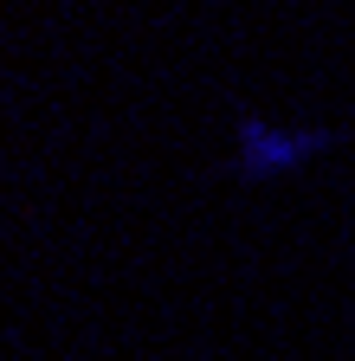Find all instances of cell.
<instances>
[{"label": "cell", "instance_id": "6da1fadb", "mask_svg": "<svg viewBox=\"0 0 355 361\" xmlns=\"http://www.w3.org/2000/svg\"><path fill=\"white\" fill-rule=\"evenodd\" d=\"M349 135H355V123H349V129H303V135H278V129H265V123L239 104V155H233L227 168H213V180H278L284 168L310 161L317 149L349 142Z\"/></svg>", "mask_w": 355, "mask_h": 361}]
</instances>
